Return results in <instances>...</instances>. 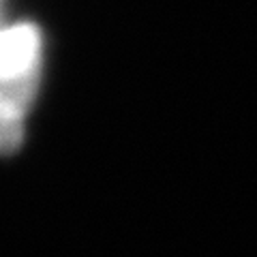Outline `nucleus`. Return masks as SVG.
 I'll return each mask as SVG.
<instances>
[{
    "label": "nucleus",
    "instance_id": "f257e3e1",
    "mask_svg": "<svg viewBox=\"0 0 257 257\" xmlns=\"http://www.w3.org/2000/svg\"><path fill=\"white\" fill-rule=\"evenodd\" d=\"M41 71V35L32 24H15L3 32V146L18 148L24 116L37 92Z\"/></svg>",
    "mask_w": 257,
    "mask_h": 257
}]
</instances>
